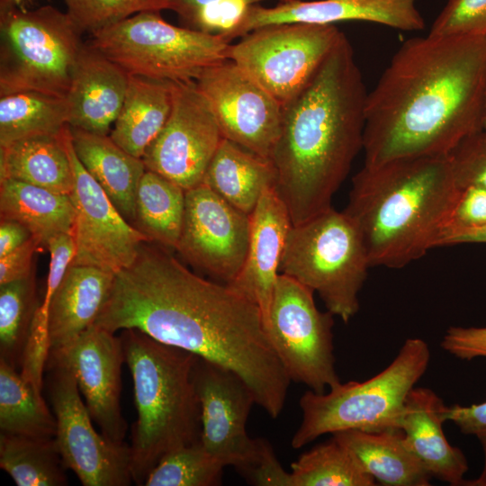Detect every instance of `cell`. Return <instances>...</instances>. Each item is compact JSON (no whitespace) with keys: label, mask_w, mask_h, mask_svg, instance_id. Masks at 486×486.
Wrapping results in <instances>:
<instances>
[{"label":"cell","mask_w":486,"mask_h":486,"mask_svg":"<svg viewBox=\"0 0 486 486\" xmlns=\"http://www.w3.org/2000/svg\"><path fill=\"white\" fill-rule=\"evenodd\" d=\"M141 245L114 274L95 325L135 328L238 374L273 418L291 382L266 335L259 308L228 284L191 272L168 251Z\"/></svg>","instance_id":"cell-1"},{"label":"cell","mask_w":486,"mask_h":486,"mask_svg":"<svg viewBox=\"0 0 486 486\" xmlns=\"http://www.w3.org/2000/svg\"><path fill=\"white\" fill-rule=\"evenodd\" d=\"M485 93V35L408 39L367 94L364 165L448 155L482 130Z\"/></svg>","instance_id":"cell-2"},{"label":"cell","mask_w":486,"mask_h":486,"mask_svg":"<svg viewBox=\"0 0 486 486\" xmlns=\"http://www.w3.org/2000/svg\"><path fill=\"white\" fill-rule=\"evenodd\" d=\"M367 92L343 33L312 78L283 105L271 160L275 190L300 224L331 206L364 147Z\"/></svg>","instance_id":"cell-3"},{"label":"cell","mask_w":486,"mask_h":486,"mask_svg":"<svg viewBox=\"0 0 486 486\" xmlns=\"http://www.w3.org/2000/svg\"><path fill=\"white\" fill-rule=\"evenodd\" d=\"M462 191L448 155L400 158L364 165L344 212L371 267L401 268L440 247Z\"/></svg>","instance_id":"cell-4"},{"label":"cell","mask_w":486,"mask_h":486,"mask_svg":"<svg viewBox=\"0 0 486 486\" xmlns=\"http://www.w3.org/2000/svg\"><path fill=\"white\" fill-rule=\"evenodd\" d=\"M120 338L138 414L130 471L133 482L144 485L166 454L201 440V407L193 382L197 356L135 328L122 329Z\"/></svg>","instance_id":"cell-5"},{"label":"cell","mask_w":486,"mask_h":486,"mask_svg":"<svg viewBox=\"0 0 486 486\" xmlns=\"http://www.w3.org/2000/svg\"><path fill=\"white\" fill-rule=\"evenodd\" d=\"M428 345L419 338H407L392 362L364 382H341L328 393L307 390L300 399L302 422L291 446L299 449L325 434L359 429H400L407 395L426 373Z\"/></svg>","instance_id":"cell-6"},{"label":"cell","mask_w":486,"mask_h":486,"mask_svg":"<svg viewBox=\"0 0 486 486\" xmlns=\"http://www.w3.org/2000/svg\"><path fill=\"white\" fill-rule=\"evenodd\" d=\"M370 267L356 225L344 211L330 207L292 225L280 274L316 292L327 310L347 323L359 310L358 294Z\"/></svg>","instance_id":"cell-7"},{"label":"cell","mask_w":486,"mask_h":486,"mask_svg":"<svg viewBox=\"0 0 486 486\" xmlns=\"http://www.w3.org/2000/svg\"><path fill=\"white\" fill-rule=\"evenodd\" d=\"M13 4L1 0L0 96L36 91L67 98L82 32L51 5L24 11Z\"/></svg>","instance_id":"cell-8"},{"label":"cell","mask_w":486,"mask_h":486,"mask_svg":"<svg viewBox=\"0 0 486 486\" xmlns=\"http://www.w3.org/2000/svg\"><path fill=\"white\" fill-rule=\"evenodd\" d=\"M129 75L169 83H194L228 59L220 35L166 22L158 11L139 13L92 33L88 42Z\"/></svg>","instance_id":"cell-9"},{"label":"cell","mask_w":486,"mask_h":486,"mask_svg":"<svg viewBox=\"0 0 486 486\" xmlns=\"http://www.w3.org/2000/svg\"><path fill=\"white\" fill-rule=\"evenodd\" d=\"M313 293L280 274L265 329L291 382L324 393L340 382L335 367L334 315L317 308Z\"/></svg>","instance_id":"cell-10"},{"label":"cell","mask_w":486,"mask_h":486,"mask_svg":"<svg viewBox=\"0 0 486 486\" xmlns=\"http://www.w3.org/2000/svg\"><path fill=\"white\" fill-rule=\"evenodd\" d=\"M342 34L336 24H269L230 44L228 59L284 105L309 83Z\"/></svg>","instance_id":"cell-11"},{"label":"cell","mask_w":486,"mask_h":486,"mask_svg":"<svg viewBox=\"0 0 486 486\" xmlns=\"http://www.w3.org/2000/svg\"><path fill=\"white\" fill-rule=\"evenodd\" d=\"M49 394L57 423L55 440L67 469L84 486H128L130 447L99 434L83 403L76 380L63 363L48 359Z\"/></svg>","instance_id":"cell-12"},{"label":"cell","mask_w":486,"mask_h":486,"mask_svg":"<svg viewBox=\"0 0 486 486\" xmlns=\"http://www.w3.org/2000/svg\"><path fill=\"white\" fill-rule=\"evenodd\" d=\"M193 382L201 407V443L224 466L244 477L260 459L267 440L251 438L246 425L256 400L235 372L197 356Z\"/></svg>","instance_id":"cell-13"},{"label":"cell","mask_w":486,"mask_h":486,"mask_svg":"<svg viewBox=\"0 0 486 486\" xmlns=\"http://www.w3.org/2000/svg\"><path fill=\"white\" fill-rule=\"evenodd\" d=\"M172 105L164 127L145 150L151 170L187 191L203 182L223 135L195 83H171Z\"/></svg>","instance_id":"cell-14"},{"label":"cell","mask_w":486,"mask_h":486,"mask_svg":"<svg viewBox=\"0 0 486 486\" xmlns=\"http://www.w3.org/2000/svg\"><path fill=\"white\" fill-rule=\"evenodd\" d=\"M74 176L69 194L75 210L71 265L91 266L116 274L136 258L148 238L119 212L109 196L79 161L71 129L62 130Z\"/></svg>","instance_id":"cell-15"},{"label":"cell","mask_w":486,"mask_h":486,"mask_svg":"<svg viewBox=\"0 0 486 486\" xmlns=\"http://www.w3.org/2000/svg\"><path fill=\"white\" fill-rule=\"evenodd\" d=\"M194 83L225 139L271 158L283 114L275 97L230 59L207 68Z\"/></svg>","instance_id":"cell-16"},{"label":"cell","mask_w":486,"mask_h":486,"mask_svg":"<svg viewBox=\"0 0 486 486\" xmlns=\"http://www.w3.org/2000/svg\"><path fill=\"white\" fill-rule=\"evenodd\" d=\"M250 217L206 184L185 191V206L176 250L190 263L231 283L246 259Z\"/></svg>","instance_id":"cell-17"},{"label":"cell","mask_w":486,"mask_h":486,"mask_svg":"<svg viewBox=\"0 0 486 486\" xmlns=\"http://www.w3.org/2000/svg\"><path fill=\"white\" fill-rule=\"evenodd\" d=\"M48 359L73 373L92 419L110 441L123 444L127 423L121 408V370L125 362L120 337L95 324Z\"/></svg>","instance_id":"cell-18"},{"label":"cell","mask_w":486,"mask_h":486,"mask_svg":"<svg viewBox=\"0 0 486 486\" xmlns=\"http://www.w3.org/2000/svg\"><path fill=\"white\" fill-rule=\"evenodd\" d=\"M416 0H294L274 7L252 4L230 36V40L269 24L305 22L336 24L344 21L371 22L402 31H419L425 21Z\"/></svg>","instance_id":"cell-19"},{"label":"cell","mask_w":486,"mask_h":486,"mask_svg":"<svg viewBox=\"0 0 486 486\" xmlns=\"http://www.w3.org/2000/svg\"><path fill=\"white\" fill-rule=\"evenodd\" d=\"M249 217L246 259L238 275L228 285L259 308L266 325L280 274L284 248L292 223L275 186L263 192Z\"/></svg>","instance_id":"cell-20"},{"label":"cell","mask_w":486,"mask_h":486,"mask_svg":"<svg viewBox=\"0 0 486 486\" xmlns=\"http://www.w3.org/2000/svg\"><path fill=\"white\" fill-rule=\"evenodd\" d=\"M129 74L100 51L84 44L67 96L71 128L108 135L123 104Z\"/></svg>","instance_id":"cell-21"},{"label":"cell","mask_w":486,"mask_h":486,"mask_svg":"<svg viewBox=\"0 0 486 486\" xmlns=\"http://www.w3.org/2000/svg\"><path fill=\"white\" fill-rule=\"evenodd\" d=\"M447 407L431 389L415 386L404 402L400 430L406 446L431 478L460 486L469 466L462 450L450 445L444 434Z\"/></svg>","instance_id":"cell-22"},{"label":"cell","mask_w":486,"mask_h":486,"mask_svg":"<svg viewBox=\"0 0 486 486\" xmlns=\"http://www.w3.org/2000/svg\"><path fill=\"white\" fill-rule=\"evenodd\" d=\"M114 274L95 266H69L49 308L50 355L69 346L95 323Z\"/></svg>","instance_id":"cell-23"},{"label":"cell","mask_w":486,"mask_h":486,"mask_svg":"<svg viewBox=\"0 0 486 486\" xmlns=\"http://www.w3.org/2000/svg\"><path fill=\"white\" fill-rule=\"evenodd\" d=\"M70 129L73 148L81 164L121 214L129 222L134 221L137 189L146 171L143 160L125 151L110 135Z\"/></svg>","instance_id":"cell-24"},{"label":"cell","mask_w":486,"mask_h":486,"mask_svg":"<svg viewBox=\"0 0 486 486\" xmlns=\"http://www.w3.org/2000/svg\"><path fill=\"white\" fill-rule=\"evenodd\" d=\"M332 436L356 458L364 471L385 486H429L430 475L409 450L398 430H341Z\"/></svg>","instance_id":"cell-25"},{"label":"cell","mask_w":486,"mask_h":486,"mask_svg":"<svg viewBox=\"0 0 486 486\" xmlns=\"http://www.w3.org/2000/svg\"><path fill=\"white\" fill-rule=\"evenodd\" d=\"M276 179V169L271 158L261 157L223 138L202 184L250 215L263 192L275 186Z\"/></svg>","instance_id":"cell-26"},{"label":"cell","mask_w":486,"mask_h":486,"mask_svg":"<svg viewBox=\"0 0 486 486\" xmlns=\"http://www.w3.org/2000/svg\"><path fill=\"white\" fill-rule=\"evenodd\" d=\"M171 105V83L129 75L123 104L110 137L125 151L142 158L167 121Z\"/></svg>","instance_id":"cell-27"},{"label":"cell","mask_w":486,"mask_h":486,"mask_svg":"<svg viewBox=\"0 0 486 486\" xmlns=\"http://www.w3.org/2000/svg\"><path fill=\"white\" fill-rule=\"evenodd\" d=\"M14 179L69 195L73 171L62 138L37 136L0 147V180Z\"/></svg>","instance_id":"cell-28"},{"label":"cell","mask_w":486,"mask_h":486,"mask_svg":"<svg viewBox=\"0 0 486 486\" xmlns=\"http://www.w3.org/2000/svg\"><path fill=\"white\" fill-rule=\"evenodd\" d=\"M1 220H14L27 227L40 244L59 233H71L75 210L68 194L24 182L0 180Z\"/></svg>","instance_id":"cell-29"},{"label":"cell","mask_w":486,"mask_h":486,"mask_svg":"<svg viewBox=\"0 0 486 486\" xmlns=\"http://www.w3.org/2000/svg\"><path fill=\"white\" fill-rule=\"evenodd\" d=\"M185 190L146 169L136 194L135 227L149 242L176 249L184 220Z\"/></svg>","instance_id":"cell-30"},{"label":"cell","mask_w":486,"mask_h":486,"mask_svg":"<svg viewBox=\"0 0 486 486\" xmlns=\"http://www.w3.org/2000/svg\"><path fill=\"white\" fill-rule=\"evenodd\" d=\"M0 147L37 136H56L70 121L67 98L36 91L0 96Z\"/></svg>","instance_id":"cell-31"},{"label":"cell","mask_w":486,"mask_h":486,"mask_svg":"<svg viewBox=\"0 0 486 486\" xmlns=\"http://www.w3.org/2000/svg\"><path fill=\"white\" fill-rule=\"evenodd\" d=\"M0 431L40 438H53L57 432L55 416L41 392L3 359H0Z\"/></svg>","instance_id":"cell-32"},{"label":"cell","mask_w":486,"mask_h":486,"mask_svg":"<svg viewBox=\"0 0 486 486\" xmlns=\"http://www.w3.org/2000/svg\"><path fill=\"white\" fill-rule=\"evenodd\" d=\"M0 466L17 486H63L67 469L55 437L0 433Z\"/></svg>","instance_id":"cell-33"},{"label":"cell","mask_w":486,"mask_h":486,"mask_svg":"<svg viewBox=\"0 0 486 486\" xmlns=\"http://www.w3.org/2000/svg\"><path fill=\"white\" fill-rule=\"evenodd\" d=\"M292 486H374L355 455L332 436L291 465Z\"/></svg>","instance_id":"cell-34"},{"label":"cell","mask_w":486,"mask_h":486,"mask_svg":"<svg viewBox=\"0 0 486 486\" xmlns=\"http://www.w3.org/2000/svg\"><path fill=\"white\" fill-rule=\"evenodd\" d=\"M36 302L32 275L0 284V359L22 369Z\"/></svg>","instance_id":"cell-35"},{"label":"cell","mask_w":486,"mask_h":486,"mask_svg":"<svg viewBox=\"0 0 486 486\" xmlns=\"http://www.w3.org/2000/svg\"><path fill=\"white\" fill-rule=\"evenodd\" d=\"M224 465L201 441L166 454L148 475L146 486H215L221 483Z\"/></svg>","instance_id":"cell-36"},{"label":"cell","mask_w":486,"mask_h":486,"mask_svg":"<svg viewBox=\"0 0 486 486\" xmlns=\"http://www.w3.org/2000/svg\"><path fill=\"white\" fill-rule=\"evenodd\" d=\"M262 1L265 0H166V9L175 12L188 28L220 35L230 41L248 7Z\"/></svg>","instance_id":"cell-37"},{"label":"cell","mask_w":486,"mask_h":486,"mask_svg":"<svg viewBox=\"0 0 486 486\" xmlns=\"http://www.w3.org/2000/svg\"><path fill=\"white\" fill-rule=\"evenodd\" d=\"M50 255L46 291L38 306L28 340L26 353L35 359H46L50 354L48 317L51 299L60 284L75 256V241L71 233H59L46 244Z\"/></svg>","instance_id":"cell-38"},{"label":"cell","mask_w":486,"mask_h":486,"mask_svg":"<svg viewBox=\"0 0 486 486\" xmlns=\"http://www.w3.org/2000/svg\"><path fill=\"white\" fill-rule=\"evenodd\" d=\"M70 19L91 34L139 13L161 11L166 0H63Z\"/></svg>","instance_id":"cell-39"},{"label":"cell","mask_w":486,"mask_h":486,"mask_svg":"<svg viewBox=\"0 0 486 486\" xmlns=\"http://www.w3.org/2000/svg\"><path fill=\"white\" fill-rule=\"evenodd\" d=\"M486 34V0H448L428 35L434 37Z\"/></svg>","instance_id":"cell-40"},{"label":"cell","mask_w":486,"mask_h":486,"mask_svg":"<svg viewBox=\"0 0 486 486\" xmlns=\"http://www.w3.org/2000/svg\"><path fill=\"white\" fill-rule=\"evenodd\" d=\"M448 157L462 190L468 186L486 189V137L482 130L463 140Z\"/></svg>","instance_id":"cell-41"},{"label":"cell","mask_w":486,"mask_h":486,"mask_svg":"<svg viewBox=\"0 0 486 486\" xmlns=\"http://www.w3.org/2000/svg\"><path fill=\"white\" fill-rule=\"evenodd\" d=\"M484 225H486V189L479 186L465 187L462 191L442 240L451 232Z\"/></svg>","instance_id":"cell-42"},{"label":"cell","mask_w":486,"mask_h":486,"mask_svg":"<svg viewBox=\"0 0 486 486\" xmlns=\"http://www.w3.org/2000/svg\"><path fill=\"white\" fill-rule=\"evenodd\" d=\"M440 345L445 351L461 360L486 357V327H450Z\"/></svg>","instance_id":"cell-43"},{"label":"cell","mask_w":486,"mask_h":486,"mask_svg":"<svg viewBox=\"0 0 486 486\" xmlns=\"http://www.w3.org/2000/svg\"><path fill=\"white\" fill-rule=\"evenodd\" d=\"M34 237L11 253L0 257V284L23 280L32 275V258L40 247Z\"/></svg>","instance_id":"cell-44"},{"label":"cell","mask_w":486,"mask_h":486,"mask_svg":"<svg viewBox=\"0 0 486 486\" xmlns=\"http://www.w3.org/2000/svg\"><path fill=\"white\" fill-rule=\"evenodd\" d=\"M245 479L256 486H292L291 473L283 468L269 443Z\"/></svg>","instance_id":"cell-45"},{"label":"cell","mask_w":486,"mask_h":486,"mask_svg":"<svg viewBox=\"0 0 486 486\" xmlns=\"http://www.w3.org/2000/svg\"><path fill=\"white\" fill-rule=\"evenodd\" d=\"M446 420L454 422L464 434L476 436L486 434V401L470 406H449Z\"/></svg>","instance_id":"cell-46"},{"label":"cell","mask_w":486,"mask_h":486,"mask_svg":"<svg viewBox=\"0 0 486 486\" xmlns=\"http://www.w3.org/2000/svg\"><path fill=\"white\" fill-rule=\"evenodd\" d=\"M32 237L30 230L19 221L1 220L0 257L21 247Z\"/></svg>","instance_id":"cell-47"},{"label":"cell","mask_w":486,"mask_h":486,"mask_svg":"<svg viewBox=\"0 0 486 486\" xmlns=\"http://www.w3.org/2000/svg\"><path fill=\"white\" fill-rule=\"evenodd\" d=\"M464 243H486V225L449 233L442 240V246Z\"/></svg>","instance_id":"cell-48"},{"label":"cell","mask_w":486,"mask_h":486,"mask_svg":"<svg viewBox=\"0 0 486 486\" xmlns=\"http://www.w3.org/2000/svg\"><path fill=\"white\" fill-rule=\"evenodd\" d=\"M484 454V465L481 474L474 480L464 481V486H486V434L477 436Z\"/></svg>","instance_id":"cell-49"},{"label":"cell","mask_w":486,"mask_h":486,"mask_svg":"<svg viewBox=\"0 0 486 486\" xmlns=\"http://www.w3.org/2000/svg\"><path fill=\"white\" fill-rule=\"evenodd\" d=\"M482 131L486 137V93L483 101L482 115Z\"/></svg>","instance_id":"cell-50"},{"label":"cell","mask_w":486,"mask_h":486,"mask_svg":"<svg viewBox=\"0 0 486 486\" xmlns=\"http://www.w3.org/2000/svg\"><path fill=\"white\" fill-rule=\"evenodd\" d=\"M14 4H19L22 0H12Z\"/></svg>","instance_id":"cell-51"},{"label":"cell","mask_w":486,"mask_h":486,"mask_svg":"<svg viewBox=\"0 0 486 486\" xmlns=\"http://www.w3.org/2000/svg\"><path fill=\"white\" fill-rule=\"evenodd\" d=\"M485 37H486V34H485Z\"/></svg>","instance_id":"cell-52"}]
</instances>
